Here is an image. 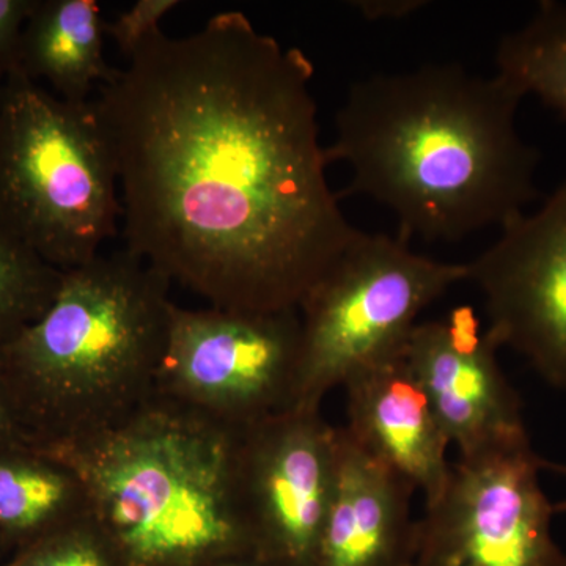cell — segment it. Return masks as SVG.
Segmentation results:
<instances>
[{"mask_svg":"<svg viewBox=\"0 0 566 566\" xmlns=\"http://www.w3.org/2000/svg\"><path fill=\"white\" fill-rule=\"evenodd\" d=\"M312 80L241 11L148 36L92 102L125 249L210 307L300 311L360 232L327 181Z\"/></svg>","mask_w":566,"mask_h":566,"instance_id":"obj_1","label":"cell"},{"mask_svg":"<svg viewBox=\"0 0 566 566\" xmlns=\"http://www.w3.org/2000/svg\"><path fill=\"white\" fill-rule=\"evenodd\" d=\"M523 98L457 63L375 74L349 87L327 163H345V193L389 208L406 241L502 229L538 193L539 153L516 128Z\"/></svg>","mask_w":566,"mask_h":566,"instance_id":"obj_2","label":"cell"},{"mask_svg":"<svg viewBox=\"0 0 566 566\" xmlns=\"http://www.w3.org/2000/svg\"><path fill=\"white\" fill-rule=\"evenodd\" d=\"M170 285L125 248L63 271L50 308L0 346V382L29 447L102 433L155 395Z\"/></svg>","mask_w":566,"mask_h":566,"instance_id":"obj_3","label":"cell"},{"mask_svg":"<svg viewBox=\"0 0 566 566\" xmlns=\"http://www.w3.org/2000/svg\"><path fill=\"white\" fill-rule=\"evenodd\" d=\"M241 434L155 394L109 430L35 450L80 476L92 516L129 566H212L252 557Z\"/></svg>","mask_w":566,"mask_h":566,"instance_id":"obj_4","label":"cell"},{"mask_svg":"<svg viewBox=\"0 0 566 566\" xmlns=\"http://www.w3.org/2000/svg\"><path fill=\"white\" fill-rule=\"evenodd\" d=\"M0 218L61 271L118 233L120 189L92 102H63L20 70L3 82Z\"/></svg>","mask_w":566,"mask_h":566,"instance_id":"obj_5","label":"cell"},{"mask_svg":"<svg viewBox=\"0 0 566 566\" xmlns=\"http://www.w3.org/2000/svg\"><path fill=\"white\" fill-rule=\"evenodd\" d=\"M408 243L359 232L305 296L293 408L315 411L354 375L403 353L424 308L468 282V263L438 262Z\"/></svg>","mask_w":566,"mask_h":566,"instance_id":"obj_6","label":"cell"},{"mask_svg":"<svg viewBox=\"0 0 566 566\" xmlns=\"http://www.w3.org/2000/svg\"><path fill=\"white\" fill-rule=\"evenodd\" d=\"M301 357L297 311L172 304L155 394L244 431L292 409Z\"/></svg>","mask_w":566,"mask_h":566,"instance_id":"obj_7","label":"cell"},{"mask_svg":"<svg viewBox=\"0 0 566 566\" xmlns=\"http://www.w3.org/2000/svg\"><path fill=\"white\" fill-rule=\"evenodd\" d=\"M528 444L460 458L442 494L417 521L416 566H566L551 532L557 509Z\"/></svg>","mask_w":566,"mask_h":566,"instance_id":"obj_8","label":"cell"},{"mask_svg":"<svg viewBox=\"0 0 566 566\" xmlns=\"http://www.w3.org/2000/svg\"><path fill=\"white\" fill-rule=\"evenodd\" d=\"M338 468V428L319 409H286L241 434L238 493L252 557L311 566Z\"/></svg>","mask_w":566,"mask_h":566,"instance_id":"obj_9","label":"cell"},{"mask_svg":"<svg viewBox=\"0 0 566 566\" xmlns=\"http://www.w3.org/2000/svg\"><path fill=\"white\" fill-rule=\"evenodd\" d=\"M474 262L468 282L483 294L486 333L566 390V182L532 214L517 216Z\"/></svg>","mask_w":566,"mask_h":566,"instance_id":"obj_10","label":"cell"},{"mask_svg":"<svg viewBox=\"0 0 566 566\" xmlns=\"http://www.w3.org/2000/svg\"><path fill=\"white\" fill-rule=\"evenodd\" d=\"M471 305L417 323L405 356L460 458L528 444L523 403Z\"/></svg>","mask_w":566,"mask_h":566,"instance_id":"obj_11","label":"cell"},{"mask_svg":"<svg viewBox=\"0 0 566 566\" xmlns=\"http://www.w3.org/2000/svg\"><path fill=\"white\" fill-rule=\"evenodd\" d=\"M344 387L348 434L422 491L424 505L434 502L452 472L450 441L405 352L365 368Z\"/></svg>","mask_w":566,"mask_h":566,"instance_id":"obj_12","label":"cell"},{"mask_svg":"<svg viewBox=\"0 0 566 566\" xmlns=\"http://www.w3.org/2000/svg\"><path fill=\"white\" fill-rule=\"evenodd\" d=\"M415 491L338 428L337 479L311 566H416Z\"/></svg>","mask_w":566,"mask_h":566,"instance_id":"obj_13","label":"cell"},{"mask_svg":"<svg viewBox=\"0 0 566 566\" xmlns=\"http://www.w3.org/2000/svg\"><path fill=\"white\" fill-rule=\"evenodd\" d=\"M104 20L95 0H35L22 32L18 70L48 82L63 102L91 103L95 84L118 69L104 59Z\"/></svg>","mask_w":566,"mask_h":566,"instance_id":"obj_14","label":"cell"},{"mask_svg":"<svg viewBox=\"0 0 566 566\" xmlns=\"http://www.w3.org/2000/svg\"><path fill=\"white\" fill-rule=\"evenodd\" d=\"M91 513L80 476L32 447L0 452V542L17 547Z\"/></svg>","mask_w":566,"mask_h":566,"instance_id":"obj_15","label":"cell"},{"mask_svg":"<svg viewBox=\"0 0 566 566\" xmlns=\"http://www.w3.org/2000/svg\"><path fill=\"white\" fill-rule=\"evenodd\" d=\"M495 69L524 96H538L566 120V2L545 0L524 28L502 36Z\"/></svg>","mask_w":566,"mask_h":566,"instance_id":"obj_16","label":"cell"},{"mask_svg":"<svg viewBox=\"0 0 566 566\" xmlns=\"http://www.w3.org/2000/svg\"><path fill=\"white\" fill-rule=\"evenodd\" d=\"M62 279L63 271L41 259L0 218V346L50 308Z\"/></svg>","mask_w":566,"mask_h":566,"instance_id":"obj_17","label":"cell"},{"mask_svg":"<svg viewBox=\"0 0 566 566\" xmlns=\"http://www.w3.org/2000/svg\"><path fill=\"white\" fill-rule=\"evenodd\" d=\"M7 566H129L92 513L18 547Z\"/></svg>","mask_w":566,"mask_h":566,"instance_id":"obj_18","label":"cell"},{"mask_svg":"<svg viewBox=\"0 0 566 566\" xmlns=\"http://www.w3.org/2000/svg\"><path fill=\"white\" fill-rule=\"evenodd\" d=\"M177 6H180L177 0H139L117 20L104 21V33L114 41L123 59L129 62L148 36L161 31L159 22Z\"/></svg>","mask_w":566,"mask_h":566,"instance_id":"obj_19","label":"cell"},{"mask_svg":"<svg viewBox=\"0 0 566 566\" xmlns=\"http://www.w3.org/2000/svg\"><path fill=\"white\" fill-rule=\"evenodd\" d=\"M35 0H0V84L18 70L22 32Z\"/></svg>","mask_w":566,"mask_h":566,"instance_id":"obj_20","label":"cell"},{"mask_svg":"<svg viewBox=\"0 0 566 566\" xmlns=\"http://www.w3.org/2000/svg\"><path fill=\"white\" fill-rule=\"evenodd\" d=\"M427 2L420 0H360L353 2V7L363 13L367 20H382V18H405L422 9Z\"/></svg>","mask_w":566,"mask_h":566,"instance_id":"obj_21","label":"cell"},{"mask_svg":"<svg viewBox=\"0 0 566 566\" xmlns=\"http://www.w3.org/2000/svg\"><path fill=\"white\" fill-rule=\"evenodd\" d=\"M24 447H29L28 441H25L24 433L17 422L9 398L0 382V452L24 449Z\"/></svg>","mask_w":566,"mask_h":566,"instance_id":"obj_22","label":"cell"},{"mask_svg":"<svg viewBox=\"0 0 566 566\" xmlns=\"http://www.w3.org/2000/svg\"><path fill=\"white\" fill-rule=\"evenodd\" d=\"M212 566H273L270 564H264V562L259 560L255 557H238L230 558V560L221 562V564H216Z\"/></svg>","mask_w":566,"mask_h":566,"instance_id":"obj_23","label":"cell"},{"mask_svg":"<svg viewBox=\"0 0 566 566\" xmlns=\"http://www.w3.org/2000/svg\"><path fill=\"white\" fill-rule=\"evenodd\" d=\"M556 471L565 472V474H566L565 465H557ZM556 509H557V513L558 512H566V502H562V504H557Z\"/></svg>","mask_w":566,"mask_h":566,"instance_id":"obj_24","label":"cell"},{"mask_svg":"<svg viewBox=\"0 0 566 566\" xmlns=\"http://www.w3.org/2000/svg\"><path fill=\"white\" fill-rule=\"evenodd\" d=\"M3 84H0V111H2Z\"/></svg>","mask_w":566,"mask_h":566,"instance_id":"obj_25","label":"cell"}]
</instances>
